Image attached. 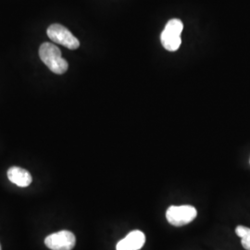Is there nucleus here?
Segmentation results:
<instances>
[{
  "label": "nucleus",
  "instance_id": "1a4fd4ad",
  "mask_svg": "<svg viewBox=\"0 0 250 250\" xmlns=\"http://www.w3.org/2000/svg\"><path fill=\"white\" fill-rule=\"evenodd\" d=\"M0 250H1V246H0Z\"/></svg>",
  "mask_w": 250,
  "mask_h": 250
},
{
  "label": "nucleus",
  "instance_id": "f257e3e1",
  "mask_svg": "<svg viewBox=\"0 0 250 250\" xmlns=\"http://www.w3.org/2000/svg\"><path fill=\"white\" fill-rule=\"evenodd\" d=\"M39 57L46 67L56 74H63L67 72L69 64L62 57L61 49L51 43H44L39 48Z\"/></svg>",
  "mask_w": 250,
  "mask_h": 250
},
{
  "label": "nucleus",
  "instance_id": "20e7f679",
  "mask_svg": "<svg viewBox=\"0 0 250 250\" xmlns=\"http://www.w3.org/2000/svg\"><path fill=\"white\" fill-rule=\"evenodd\" d=\"M47 36L54 43L60 44L69 49H77L80 46L79 40L62 24L55 23L47 28Z\"/></svg>",
  "mask_w": 250,
  "mask_h": 250
},
{
  "label": "nucleus",
  "instance_id": "7ed1b4c3",
  "mask_svg": "<svg viewBox=\"0 0 250 250\" xmlns=\"http://www.w3.org/2000/svg\"><path fill=\"white\" fill-rule=\"evenodd\" d=\"M197 215V209L193 206H170L167 209L166 219L171 225L181 227L192 223Z\"/></svg>",
  "mask_w": 250,
  "mask_h": 250
},
{
  "label": "nucleus",
  "instance_id": "f03ea898",
  "mask_svg": "<svg viewBox=\"0 0 250 250\" xmlns=\"http://www.w3.org/2000/svg\"><path fill=\"white\" fill-rule=\"evenodd\" d=\"M184 24L179 19H171L166 24L161 36V44L168 51H176L180 47L182 40L181 34Z\"/></svg>",
  "mask_w": 250,
  "mask_h": 250
},
{
  "label": "nucleus",
  "instance_id": "6e6552de",
  "mask_svg": "<svg viewBox=\"0 0 250 250\" xmlns=\"http://www.w3.org/2000/svg\"><path fill=\"white\" fill-rule=\"evenodd\" d=\"M235 232L239 237H241L243 248L245 250H250V228L246 226H237Z\"/></svg>",
  "mask_w": 250,
  "mask_h": 250
},
{
  "label": "nucleus",
  "instance_id": "39448f33",
  "mask_svg": "<svg viewBox=\"0 0 250 250\" xmlns=\"http://www.w3.org/2000/svg\"><path fill=\"white\" fill-rule=\"evenodd\" d=\"M45 244L51 250H72L75 247L76 238L72 232L64 230L46 236Z\"/></svg>",
  "mask_w": 250,
  "mask_h": 250
},
{
  "label": "nucleus",
  "instance_id": "0eeeda50",
  "mask_svg": "<svg viewBox=\"0 0 250 250\" xmlns=\"http://www.w3.org/2000/svg\"><path fill=\"white\" fill-rule=\"evenodd\" d=\"M8 178L9 181L20 188H27L32 183L31 173L22 168L20 167H11L8 170Z\"/></svg>",
  "mask_w": 250,
  "mask_h": 250
},
{
  "label": "nucleus",
  "instance_id": "423d86ee",
  "mask_svg": "<svg viewBox=\"0 0 250 250\" xmlns=\"http://www.w3.org/2000/svg\"><path fill=\"white\" fill-rule=\"evenodd\" d=\"M146 243V236L143 232L135 230L128 233L124 239L118 242L116 250H141Z\"/></svg>",
  "mask_w": 250,
  "mask_h": 250
}]
</instances>
